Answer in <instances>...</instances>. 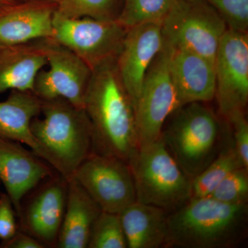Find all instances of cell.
Here are the masks:
<instances>
[{
	"label": "cell",
	"mask_w": 248,
	"mask_h": 248,
	"mask_svg": "<svg viewBox=\"0 0 248 248\" xmlns=\"http://www.w3.org/2000/svg\"><path fill=\"white\" fill-rule=\"evenodd\" d=\"M116 60L93 70L84 109L93 133V152L129 164L140 144L133 101L117 71Z\"/></svg>",
	"instance_id": "1"
},
{
	"label": "cell",
	"mask_w": 248,
	"mask_h": 248,
	"mask_svg": "<svg viewBox=\"0 0 248 248\" xmlns=\"http://www.w3.org/2000/svg\"><path fill=\"white\" fill-rule=\"evenodd\" d=\"M248 221V203L190 199L169 214L166 248H234L246 239Z\"/></svg>",
	"instance_id": "2"
},
{
	"label": "cell",
	"mask_w": 248,
	"mask_h": 248,
	"mask_svg": "<svg viewBox=\"0 0 248 248\" xmlns=\"http://www.w3.org/2000/svg\"><path fill=\"white\" fill-rule=\"evenodd\" d=\"M41 101L42 117L37 116L31 124L37 156L69 182L93 152L92 125L84 109L66 99Z\"/></svg>",
	"instance_id": "3"
},
{
	"label": "cell",
	"mask_w": 248,
	"mask_h": 248,
	"mask_svg": "<svg viewBox=\"0 0 248 248\" xmlns=\"http://www.w3.org/2000/svg\"><path fill=\"white\" fill-rule=\"evenodd\" d=\"M161 137L181 169L191 180L223 149V129L204 103L186 104L170 116Z\"/></svg>",
	"instance_id": "4"
},
{
	"label": "cell",
	"mask_w": 248,
	"mask_h": 248,
	"mask_svg": "<svg viewBox=\"0 0 248 248\" xmlns=\"http://www.w3.org/2000/svg\"><path fill=\"white\" fill-rule=\"evenodd\" d=\"M128 165L137 202L170 213L190 200L191 179L170 154L162 137L140 146Z\"/></svg>",
	"instance_id": "5"
},
{
	"label": "cell",
	"mask_w": 248,
	"mask_h": 248,
	"mask_svg": "<svg viewBox=\"0 0 248 248\" xmlns=\"http://www.w3.org/2000/svg\"><path fill=\"white\" fill-rule=\"evenodd\" d=\"M164 45L199 54L215 62L228 28L207 0H179L161 24Z\"/></svg>",
	"instance_id": "6"
},
{
	"label": "cell",
	"mask_w": 248,
	"mask_h": 248,
	"mask_svg": "<svg viewBox=\"0 0 248 248\" xmlns=\"http://www.w3.org/2000/svg\"><path fill=\"white\" fill-rule=\"evenodd\" d=\"M53 24L52 40L71 50L92 71L105 62L117 59L128 31L117 21L68 18L56 12Z\"/></svg>",
	"instance_id": "7"
},
{
	"label": "cell",
	"mask_w": 248,
	"mask_h": 248,
	"mask_svg": "<svg viewBox=\"0 0 248 248\" xmlns=\"http://www.w3.org/2000/svg\"><path fill=\"white\" fill-rule=\"evenodd\" d=\"M169 68V49L163 47L148 68L135 107L140 146L161 138L170 116L180 108Z\"/></svg>",
	"instance_id": "8"
},
{
	"label": "cell",
	"mask_w": 248,
	"mask_h": 248,
	"mask_svg": "<svg viewBox=\"0 0 248 248\" xmlns=\"http://www.w3.org/2000/svg\"><path fill=\"white\" fill-rule=\"evenodd\" d=\"M74 178L102 211L120 214L136 202L130 166L115 156L93 152L77 169Z\"/></svg>",
	"instance_id": "9"
},
{
	"label": "cell",
	"mask_w": 248,
	"mask_h": 248,
	"mask_svg": "<svg viewBox=\"0 0 248 248\" xmlns=\"http://www.w3.org/2000/svg\"><path fill=\"white\" fill-rule=\"evenodd\" d=\"M215 97L218 111L227 120L246 112L248 102V32L228 29L215 60Z\"/></svg>",
	"instance_id": "10"
},
{
	"label": "cell",
	"mask_w": 248,
	"mask_h": 248,
	"mask_svg": "<svg viewBox=\"0 0 248 248\" xmlns=\"http://www.w3.org/2000/svg\"><path fill=\"white\" fill-rule=\"evenodd\" d=\"M45 42L49 68L39 72L33 93L41 100L62 98L84 108L92 69L71 50L52 39H45Z\"/></svg>",
	"instance_id": "11"
},
{
	"label": "cell",
	"mask_w": 248,
	"mask_h": 248,
	"mask_svg": "<svg viewBox=\"0 0 248 248\" xmlns=\"http://www.w3.org/2000/svg\"><path fill=\"white\" fill-rule=\"evenodd\" d=\"M163 47L159 23H145L127 31L116 64L135 108L148 68Z\"/></svg>",
	"instance_id": "12"
},
{
	"label": "cell",
	"mask_w": 248,
	"mask_h": 248,
	"mask_svg": "<svg viewBox=\"0 0 248 248\" xmlns=\"http://www.w3.org/2000/svg\"><path fill=\"white\" fill-rule=\"evenodd\" d=\"M51 176L48 164L33 152L28 151L22 143L0 137V182L19 218L24 196Z\"/></svg>",
	"instance_id": "13"
},
{
	"label": "cell",
	"mask_w": 248,
	"mask_h": 248,
	"mask_svg": "<svg viewBox=\"0 0 248 248\" xmlns=\"http://www.w3.org/2000/svg\"><path fill=\"white\" fill-rule=\"evenodd\" d=\"M165 46L169 49L170 72L181 107L213 100L216 88L215 62L193 52Z\"/></svg>",
	"instance_id": "14"
},
{
	"label": "cell",
	"mask_w": 248,
	"mask_h": 248,
	"mask_svg": "<svg viewBox=\"0 0 248 248\" xmlns=\"http://www.w3.org/2000/svg\"><path fill=\"white\" fill-rule=\"evenodd\" d=\"M57 3L29 1L0 12V45L11 46L52 39Z\"/></svg>",
	"instance_id": "15"
},
{
	"label": "cell",
	"mask_w": 248,
	"mask_h": 248,
	"mask_svg": "<svg viewBox=\"0 0 248 248\" xmlns=\"http://www.w3.org/2000/svg\"><path fill=\"white\" fill-rule=\"evenodd\" d=\"M66 180L48 183L37 194L21 219L31 235L45 246L58 244L67 198Z\"/></svg>",
	"instance_id": "16"
},
{
	"label": "cell",
	"mask_w": 248,
	"mask_h": 248,
	"mask_svg": "<svg viewBox=\"0 0 248 248\" xmlns=\"http://www.w3.org/2000/svg\"><path fill=\"white\" fill-rule=\"evenodd\" d=\"M45 40L0 49V93H33L36 77L47 65Z\"/></svg>",
	"instance_id": "17"
},
{
	"label": "cell",
	"mask_w": 248,
	"mask_h": 248,
	"mask_svg": "<svg viewBox=\"0 0 248 248\" xmlns=\"http://www.w3.org/2000/svg\"><path fill=\"white\" fill-rule=\"evenodd\" d=\"M66 209L59 233L60 248H86L93 223L102 211L75 178L67 182Z\"/></svg>",
	"instance_id": "18"
},
{
	"label": "cell",
	"mask_w": 248,
	"mask_h": 248,
	"mask_svg": "<svg viewBox=\"0 0 248 248\" xmlns=\"http://www.w3.org/2000/svg\"><path fill=\"white\" fill-rule=\"evenodd\" d=\"M169 214L137 201L122 210L119 215L128 248H166Z\"/></svg>",
	"instance_id": "19"
},
{
	"label": "cell",
	"mask_w": 248,
	"mask_h": 248,
	"mask_svg": "<svg viewBox=\"0 0 248 248\" xmlns=\"http://www.w3.org/2000/svg\"><path fill=\"white\" fill-rule=\"evenodd\" d=\"M42 101L35 93L12 91L6 100L0 102V137L29 146L37 156L38 146L31 124L40 115Z\"/></svg>",
	"instance_id": "20"
},
{
	"label": "cell",
	"mask_w": 248,
	"mask_h": 248,
	"mask_svg": "<svg viewBox=\"0 0 248 248\" xmlns=\"http://www.w3.org/2000/svg\"><path fill=\"white\" fill-rule=\"evenodd\" d=\"M241 167L244 168L233 143H230L203 171L191 180V199L209 197L230 173Z\"/></svg>",
	"instance_id": "21"
},
{
	"label": "cell",
	"mask_w": 248,
	"mask_h": 248,
	"mask_svg": "<svg viewBox=\"0 0 248 248\" xmlns=\"http://www.w3.org/2000/svg\"><path fill=\"white\" fill-rule=\"evenodd\" d=\"M124 0H62L55 12L68 18L91 17L104 21H117Z\"/></svg>",
	"instance_id": "22"
},
{
	"label": "cell",
	"mask_w": 248,
	"mask_h": 248,
	"mask_svg": "<svg viewBox=\"0 0 248 248\" xmlns=\"http://www.w3.org/2000/svg\"><path fill=\"white\" fill-rule=\"evenodd\" d=\"M179 0H124L117 22L125 29L145 24L159 23Z\"/></svg>",
	"instance_id": "23"
},
{
	"label": "cell",
	"mask_w": 248,
	"mask_h": 248,
	"mask_svg": "<svg viewBox=\"0 0 248 248\" xmlns=\"http://www.w3.org/2000/svg\"><path fill=\"white\" fill-rule=\"evenodd\" d=\"M88 248H128L119 214L101 212L93 223Z\"/></svg>",
	"instance_id": "24"
},
{
	"label": "cell",
	"mask_w": 248,
	"mask_h": 248,
	"mask_svg": "<svg viewBox=\"0 0 248 248\" xmlns=\"http://www.w3.org/2000/svg\"><path fill=\"white\" fill-rule=\"evenodd\" d=\"M209 197L227 203H248V169L241 167L233 170Z\"/></svg>",
	"instance_id": "25"
},
{
	"label": "cell",
	"mask_w": 248,
	"mask_h": 248,
	"mask_svg": "<svg viewBox=\"0 0 248 248\" xmlns=\"http://www.w3.org/2000/svg\"><path fill=\"white\" fill-rule=\"evenodd\" d=\"M230 30L248 32V0H207Z\"/></svg>",
	"instance_id": "26"
},
{
	"label": "cell",
	"mask_w": 248,
	"mask_h": 248,
	"mask_svg": "<svg viewBox=\"0 0 248 248\" xmlns=\"http://www.w3.org/2000/svg\"><path fill=\"white\" fill-rule=\"evenodd\" d=\"M233 130V146L241 164L248 169V123L246 112H237L227 120Z\"/></svg>",
	"instance_id": "27"
},
{
	"label": "cell",
	"mask_w": 248,
	"mask_h": 248,
	"mask_svg": "<svg viewBox=\"0 0 248 248\" xmlns=\"http://www.w3.org/2000/svg\"><path fill=\"white\" fill-rule=\"evenodd\" d=\"M15 209L7 194H0V239L6 241L17 232Z\"/></svg>",
	"instance_id": "28"
},
{
	"label": "cell",
	"mask_w": 248,
	"mask_h": 248,
	"mask_svg": "<svg viewBox=\"0 0 248 248\" xmlns=\"http://www.w3.org/2000/svg\"><path fill=\"white\" fill-rule=\"evenodd\" d=\"M1 248H44L45 245L31 234L17 232L11 239L2 241Z\"/></svg>",
	"instance_id": "29"
},
{
	"label": "cell",
	"mask_w": 248,
	"mask_h": 248,
	"mask_svg": "<svg viewBox=\"0 0 248 248\" xmlns=\"http://www.w3.org/2000/svg\"><path fill=\"white\" fill-rule=\"evenodd\" d=\"M17 4V0H0V12Z\"/></svg>",
	"instance_id": "30"
},
{
	"label": "cell",
	"mask_w": 248,
	"mask_h": 248,
	"mask_svg": "<svg viewBox=\"0 0 248 248\" xmlns=\"http://www.w3.org/2000/svg\"><path fill=\"white\" fill-rule=\"evenodd\" d=\"M22 1H31V0H22ZM41 1H50V2L57 3V4H58L62 0H41Z\"/></svg>",
	"instance_id": "31"
},
{
	"label": "cell",
	"mask_w": 248,
	"mask_h": 248,
	"mask_svg": "<svg viewBox=\"0 0 248 248\" xmlns=\"http://www.w3.org/2000/svg\"><path fill=\"white\" fill-rule=\"evenodd\" d=\"M3 47H4V46H2L1 45H0V49L2 48Z\"/></svg>",
	"instance_id": "32"
}]
</instances>
